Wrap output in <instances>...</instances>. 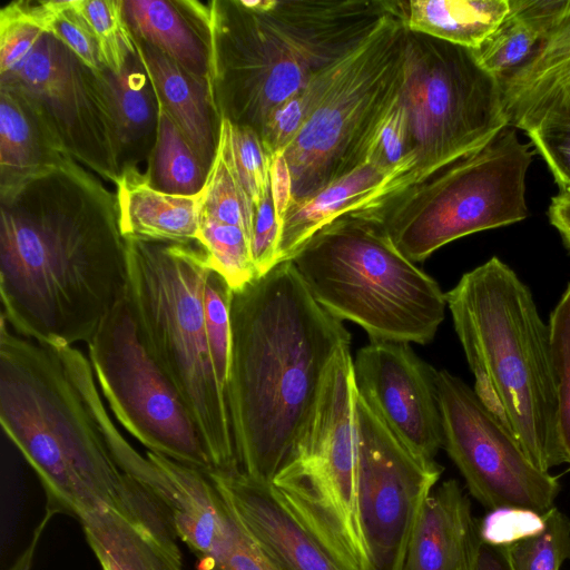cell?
Segmentation results:
<instances>
[{
	"mask_svg": "<svg viewBox=\"0 0 570 570\" xmlns=\"http://www.w3.org/2000/svg\"><path fill=\"white\" fill-rule=\"evenodd\" d=\"M508 11L509 0H411L405 23L410 31L476 50Z\"/></svg>",
	"mask_w": 570,
	"mask_h": 570,
	"instance_id": "26",
	"label": "cell"
},
{
	"mask_svg": "<svg viewBox=\"0 0 570 570\" xmlns=\"http://www.w3.org/2000/svg\"><path fill=\"white\" fill-rule=\"evenodd\" d=\"M97 42L104 68L112 73L124 69L136 52L132 35L126 23L122 0H73Z\"/></svg>",
	"mask_w": 570,
	"mask_h": 570,
	"instance_id": "34",
	"label": "cell"
},
{
	"mask_svg": "<svg viewBox=\"0 0 570 570\" xmlns=\"http://www.w3.org/2000/svg\"><path fill=\"white\" fill-rule=\"evenodd\" d=\"M473 390L542 471L563 463L549 325L529 286L492 256L445 293Z\"/></svg>",
	"mask_w": 570,
	"mask_h": 570,
	"instance_id": "4",
	"label": "cell"
},
{
	"mask_svg": "<svg viewBox=\"0 0 570 570\" xmlns=\"http://www.w3.org/2000/svg\"><path fill=\"white\" fill-rule=\"evenodd\" d=\"M512 127L527 132L561 191H570V76L530 107Z\"/></svg>",
	"mask_w": 570,
	"mask_h": 570,
	"instance_id": "28",
	"label": "cell"
},
{
	"mask_svg": "<svg viewBox=\"0 0 570 570\" xmlns=\"http://www.w3.org/2000/svg\"><path fill=\"white\" fill-rule=\"evenodd\" d=\"M207 21L218 114L259 137L281 106L341 59L296 0L208 1Z\"/></svg>",
	"mask_w": 570,
	"mask_h": 570,
	"instance_id": "8",
	"label": "cell"
},
{
	"mask_svg": "<svg viewBox=\"0 0 570 570\" xmlns=\"http://www.w3.org/2000/svg\"><path fill=\"white\" fill-rule=\"evenodd\" d=\"M532 159L531 146L508 125L476 150L361 212L379 220L407 259L423 262L455 239L525 219Z\"/></svg>",
	"mask_w": 570,
	"mask_h": 570,
	"instance_id": "9",
	"label": "cell"
},
{
	"mask_svg": "<svg viewBox=\"0 0 570 570\" xmlns=\"http://www.w3.org/2000/svg\"><path fill=\"white\" fill-rule=\"evenodd\" d=\"M563 193H567L568 195H570V191H563Z\"/></svg>",
	"mask_w": 570,
	"mask_h": 570,
	"instance_id": "45",
	"label": "cell"
},
{
	"mask_svg": "<svg viewBox=\"0 0 570 570\" xmlns=\"http://www.w3.org/2000/svg\"><path fill=\"white\" fill-rule=\"evenodd\" d=\"M140 60L164 109L209 171L220 128L210 82L187 72L148 43L136 39Z\"/></svg>",
	"mask_w": 570,
	"mask_h": 570,
	"instance_id": "19",
	"label": "cell"
},
{
	"mask_svg": "<svg viewBox=\"0 0 570 570\" xmlns=\"http://www.w3.org/2000/svg\"><path fill=\"white\" fill-rule=\"evenodd\" d=\"M393 178V173L366 161L318 191L294 199L282 223L278 264L291 261L312 235L335 218L374 207Z\"/></svg>",
	"mask_w": 570,
	"mask_h": 570,
	"instance_id": "21",
	"label": "cell"
},
{
	"mask_svg": "<svg viewBox=\"0 0 570 570\" xmlns=\"http://www.w3.org/2000/svg\"><path fill=\"white\" fill-rule=\"evenodd\" d=\"M564 4L566 0H509L501 24L472 50L478 62L501 81L534 52Z\"/></svg>",
	"mask_w": 570,
	"mask_h": 570,
	"instance_id": "25",
	"label": "cell"
},
{
	"mask_svg": "<svg viewBox=\"0 0 570 570\" xmlns=\"http://www.w3.org/2000/svg\"><path fill=\"white\" fill-rule=\"evenodd\" d=\"M125 239L127 296L146 346L196 421L213 470L238 471L228 392L206 328L207 254L197 242Z\"/></svg>",
	"mask_w": 570,
	"mask_h": 570,
	"instance_id": "5",
	"label": "cell"
},
{
	"mask_svg": "<svg viewBox=\"0 0 570 570\" xmlns=\"http://www.w3.org/2000/svg\"><path fill=\"white\" fill-rule=\"evenodd\" d=\"M557 391V435L563 463L570 464V282L549 317Z\"/></svg>",
	"mask_w": 570,
	"mask_h": 570,
	"instance_id": "35",
	"label": "cell"
},
{
	"mask_svg": "<svg viewBox=\"0 0 570 570\" xmlns=\"http://www.w3.org/2000/svg\"><path fill=\"white\" fill-rule=\"evenodd\" d=\"M226 125L234 169L257 210L271 185L269 168L273 155L253 129L234 125L228 119Z\"/></svg>",
	"mask_w": 570,
	"mask_h": 570,
	"instance_id": "36",
	"label": "cell"
},
{
	"mask_svg": "<svg viewBox=\"0 0 570 570\" xmlns=\"http://www.w3.org/2000/svg\"><path fill=\"white\" fill-rule=\"evenodd\" d=\"M291 261L313 298L340 321L360 325L371 341L426 344L444 320L440 285L364 212L330 222Z\"/></svg>",
	"mask_w": 570,
	"mask_h": 570,
	"instance_id": "6",
	"label": "cell"
},
{
	"mask_svg": "<svg viewBox=\"0 0 570 570\" xmlns=\"http://www.w3.org/2000/svg\"><path fill=\"white\" fill-rule=\"evenodd\" d=\"M206 473L233 517L281 570H341L279 504L269 483L240 471Z\"/></svg>",
	"mask_w": 570,
	"mask_h": 570,
	"instance_id": "17",
	"label": "cell"
},
{
	"mask_svg": "<svg viewBox=\"0 0 570 570\" xmlns=\"http://www.w3.org/2000/svg\"><path fill=\"white\" fill-rule=\"evenodd\" d=\"M474 519L471 501L455 479L436 485L416 525L406 570H456Z\"/></svg>",
	"mask_w": 570,
	"mask_h": 570,
	"instance_id": "23",
	"label": "cell"
},
{
	"mask_svg": "<svg viewBox=\"0 0 570 570\" xmlns=\"http://www.w3.org/2000/svg\"><path fill=\"white\" fill-rule=\"evenodd\" d=\"M116 186L125 238L197 242L204 189L193 196L167 194L154 188L137 167L125 168Z\"/></svg>",
	"mask_w": 570,
	"mask_h": 570,
	"instance_id": "22",
	"label": "cell"
},
{
	"mask_svg": "<svg viewBox=\"0 0 570 570\" xmlns=\"http://www.w3.org/2000/svg\"><path fill=\"white\" fill-rule=\"evenodd\" d=\"M443 448L469 493L490 511L542 515L560 492L557 476L537 468L473 387L446 370L432 371Z\"/></svg>",
	"mask_w": 570,
	"mask_h": 570,
	"instance_id": "12",
	"label": "cell"
},
{
	"mask_svg": "<svg viewBox=\"0 0 570 570\" xmlns=\"http://www.w3.org/2000/svg\"><path fill=\"white\" fill-rule=\"evenodd\" d=\"M400 104L412 166L399 193L482 147L509 125L499 80L471 49L409 29Z\"/></svg>",
	"mask_w": 570,
	"mask_h": 570,
	"instance_id": "10",
	"label": "cell"
},
{
	"mask_svg": "<svg viewBox=\"0 0 570 570\" xmlns=\"http://www.w3.org/2000/svg\"><path fill=\"white\" fill-rule=\"evenodd\" d=\"M570 76V0L534 52L514 71L518 91L535 102Z\"/></svg>",
	"mask_w": 570,
	"mask_h": 570,
	"instance_id": "31",
	"label": "cell"
},
{
	"mask_svg": "<svg viewBox=\"0 0 570 570\" xmlns=\"http://www.w3.org/2000/svg\"><path fill=\"white\" fill-rule=\"evenodd\" d=\"M541 517L540 529L504 546L512 570H560L570 559V519L556 507Z\"/></svg>",
	"mask_w": 570,
	"mask_h": 570,
	"instance_id": "33",
	"label": "cell"
},
{
	"mask_svg": "<svg viewBox=\"0 0 570 570\" xmlns=\"http://www.w3.org/2000/svg\"><path fill=\"white\" fill-rule=\"evenodd\" d=\"M256 208L244 190L234 169L226 119H220L215 159L203 190L200 216L243 228L250 237Z\"/></svg>",
	"mask_w": 570,
	"mask_h": 570,
	"instance_id": "30",
	"label": "cell"
},
{
	"mask_svg": "<svg viewBox=\"0 0 570 570\" xmlns=\"http://www.w3.org/2000/svg\"><path fill=\"white\" fill-rule=\"evenodd\" d=\"M548 217L570 253V195L560 191L554 196L548 208Z\"/></svg>",
	"mask_w": 570,
	"mask_h": 570,
	"instance_id": "43",
	"label": "cell"
},
{
	"mask_svg": "<svg viewBox=\"0 0 570 570\" xmlns=\"http://www.w3.org/2000/svg\"><path fill=\"white\" fill-rule=\"evenodd\" d=\"M360 515L374 570H406L424 504L443 466L412 451L356 391Z\"/></svg>",
	"mask_w": 570,
	"mask_h": 570,
	"instance_id": "14",
	"label": "cell"
},
{
	"mask_svg": "<svg viewBox=\"0 0 570 570\" xmlns=\"http://www.w3.org/2000/svg\"><path fill=\"white\" fill-rule=\"evenodd\" d=\"M282 222L277 216L271 185L255 214L252 256L257 278L278 264Z\"/></svg>",
	"mask_w": 570,
	"mask_h": 570,
	"instance_id": "40",
	"label": "cell"
},
{
	"mask_svg": "<svg viewBox=\"0 0 570 570\" xmlns=\"http://www.w3.org/2000/svg\"><path fill=\"white\" fill-rule=\"evenodd\" d=\"M56 9V0L12 1L1 9L0 77L22 67L49 31Z\"/></svg>",
	"mask_w": 570,
	"mask_h": 570,
	"instance_id": "32",
	"label": "cell"
},
{
	"mask_svg": "<svg viewBox=\"0 0 570 570\" xmlns=\"http://www.w3.org/2000/svg\"><path fill=\"white\" fill-rule=\"evenodd\" d=\"M225 508L226 535L214 556L200 562V570H281Z\"/></svg>",
	"mask_w": 570,
	"mask_h": 570,
	"instance_id": "38",
	"label": "cell"
},
{
	"mask_svg": "<svg viewBox=\"0 0 570 570\" xmlns=\"http://www.w3.org/2000/svg\"><path fill=\"white\" fill-rule=\"evenodd\" d=\"M233 289L215 269H210L204 293L207 335L216 372L228 392L232 354L230 303Z\"/></svg>",
	"mask_w": 570,
	"mask_h": 570,
	"instance_id": "37",
	"label": "cell"
},
{
	"mask_svg": "<svg viewBox=\"0 0 570 570\" xmlns=\"http://www.w3.org/2000/svg\"><path fill=\"white\" fill-rule=\"evenodd\" d=\"M102 570H183L141 529L108 509L78 517Z\"/></svg>",
	"mask_w": 570,
	"mask_h": 570,
	"instance_id": "27",
	"label": "cell"
},
{
	"mask_svg": "<svg viewBox=\"0 0 570 570\" xmlns=\"http://www.w3.org/2000/svg\"><path fill=\"white\" fill-rule=\"evenodd\" d=\"M99 390L118 422L149 451L213 470L202 432L149 352L127 293L87 343Z\"/></svg>",
	"mask_w": 570,
	"mask_h": 570,
	"instance_id": "11",
	"label": "cell"
},
{
	"mask_svg": "<svg viewBox=\"0 0 570 570\" xmlns=\"http://www.w3.org/2000/svg\"><path fill=\"white\" fill-rule=\"evenodd\" d=\"M456 570H512L505 548L487 541L481 532L479 520L474 519Z\"/></svg>",
	"mask_w": 570,
	"mask_h": 570,
	"instance_id": "41",
	"label": "cell"
},
{
	"mask_svg": "<svg viewBox=\"0 0 570 570\" xmlns=\"http://www.w3.org/2000/svg\"><path fill=\"white\" fill-rule=\"evenodd\" d=\"M0 205L1 317L38 343L87 344L127 293L117 195L71 159Z\"/></svg>",
	"mask_w": 570,
	"mask_h": 570,
	"instance_id": "1",
	"label": "cell"
},
{
	"mask_svg": "<svg viewBox=\"0 0 570 570\" xmlns=\"http://www.w3.org/2000/svg\"><path fill=\"white\" fill-rule=\"evenodd\" d=\"M0 85L37 107L75 160L115 185L119 181L120 146L104 68L88 67L47 32L21 68L0 77Z\"/></svg>",
	"mask_w": 570,
	"mask_h": 570,
	"instance_id": "13",
	"label": "cell"
},
{
	"mask_svg": "<svg viewBox=\"0 0 570 570\" xmlns=\"http://www.w3.org/2000/svg\"><path fill=\"white\" fill-rule=\"evenodd\" d=\"M406 1L304 89L305 120L284 150L293 197H307L366 163L405 80ZM293 199V200H294Z\"/></svg>",
	"mask_w": 570,
	"mask_h": 570,
	"instance_id": "7",
	"label": "cell"
},
{
	"mask_svg": "<svg viewBox=\"0 0 570 570\" xmlns=\"http://www.w3.org/2000/svg\"><path fill=\"white\" fill-rule=\"evenodd\" d=\"M356 391L387 428L420 456L443 448L433 367L409 343L371 341L353 360Z\"/></svg>",
	"mask_w": 570,
	"mask_h": 570,
	"instance_id": "16",
	"label": "cell"
},
{
	"mask_svg": "<svg viewBox=\"0 0 570 570\" xmlns=\"http://www.w3.org/2000/svg\"><path fill=\"white\" fill-rule=\"evenodd\" d=\"M56 512L53 509H49L38 527L35 529L32 537L28 543V546L23 549L20 556L16 559L9 570H31L33 564V559L37 550L38 542L41 538V534L50 520L51 515Z\"/></svg>",
	"mask_w": 570,
	"mask_h": 570,
	"instance_id": "44",
	"label": "cell"
},
{
	"mask_svg": "<svg viewBox=\"0 0 570 570\" xmlns=\"http://www.w3.org/2000/svg\"><path fill=\"white\" fill-rule=\"evenodd\" d=\"M228 404L239 471L271 483L298 445L343 322L311 295L292 261L233 291Z\"/></svg>",
	"mask_w": 570,
	"mask_h": 570,
	"instance_id": "2",
	"label": "cell"
},
{
	"mask_svg": "<svg viewBox=\"0 0 570 570\" xmlns=\"http://www.w3.org/2000/svg\"><path fill=\"white\" fill-rule=\"evenodd\" d=\"M145 174L154 188L171 195H197L207 180L208 171L160 107L156 144Z\"/></svg>",
	"mask_w": 570,
	"mask_h": 570,
	"instance_id": "29",
	"label": "cell"
},
{
	"mask_svg": "<svg viewBox=\"0 0 570 570\" xmlns=\"http://www.w3.org/2000/svg\"><path fill=\"white\" fill-rule=\"evenodd\" d=\"M85 394L121 470L163 504L200 562L212 558L226 535L227 512L206 471L149 450L142 455L119 432L98 389L88 386Z\"/></svg>",
	"mask_w": 570,
	"mask_h": 570,
	"instance_id": "15",
	"label": "cell"
},
{
	"mask_svg": "<svg viewBox=\"0 0 570 570\" xmlns=\"http://www.w3.org/2000/svg\"><path fill=\"white\" fill-rule=\"evenodd\" d=\"M132 35L195 77L210 82L207 2L195 0H122Z\"/></svg>",
	"mask_w": 570,
	"mask_h": 570,
	"instance_id": "18",
	"label": "cell"
},
{
	"mask_svg": "<svg viewBox=\"0 0 570 570\" xmlns=\"http://www.w3.org/2000/svg\"><path fill=\"white\" fill-rule=\"evenodd\" d=\"M117 124L122 170L148 161L154 150L159 102L137 48L121 72L104 68Z\"/></svg>",
	"mask_w": 570,
	"mask_h": 570,
	"instance_id": "24",
	"label": "cell"
},
{
	"mask_svg": "<svg viewBox=\"0 0 570 570\" xmlns=\"http://www.w3.org/2000/svg\"><path fill=\"white\" fill-rule=\"evenodd\" d=\"M71 159L37 107L20 91L0 85V194Z\"/></svg>",
	"mask_w": 570,
	"mask_h": 570,
	"instance_id": "20",
	"label": "cell"
},
{
	"mask_svg": "<svg viewBox=\"0 0 570 570\" xmlns=\"http://www.w3.org/2000/svg\"><path fill=\"white\" fill-rule=\"evenodd\" d=\"M0 421L55 509L76 517L111 510L173 560L178 537L167 510L121 470L65 352L16 334L1 317Z\"/></svg>",
	"mask_w": 570,
	"mask_h": 570,
	"instance_id": "3",
	"label": "cell"
},
{
	"mask_svg": "<svg viewBox=\"0 0 570 570\" xmlns=\"http://www.w3.org/2000/svg\"><path fill=\"white\" fill-rule=\"evenodd\" d=\"M48 33L58 38L88 67L98 71L104 68L92 31L73 0L63 1Z\"/></svg>",
	"mask_w": 570,
	"mask_h": 570,
	"instance_id": "39",
	"label": "cell"
},
{
	"mask_svg": "<svg viewBox=\"0 0 570 570\" xmlns=\"http://www.w3.org/2000/svg\"><path fill=\"white\" fill-rule=\"evenodd\" d=\"M269 179L274 206L278 218L283 223L284 216L294 199L292 175L284 151L273 154Z\"/></svg>",
	"mask_w": 570,
	"mask_h": 570,
	"instance_id": "42",
	"label": "cell"
}]
</instances>
